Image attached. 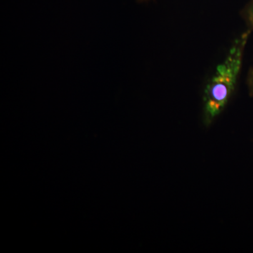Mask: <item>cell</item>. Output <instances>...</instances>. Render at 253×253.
Returning <instances> with one entry per match:
<instances>
[{
    "label": "cell",
    "instance_id": "obj_1",
    "mask_svg": "<svg viewBox=\"0 0 253 253\" xmlns=\"http://www.w3.org/2000/svg\"><path fill=\"white\" fill-rule=\"evenodd\" d=\"M253 32H242L231 43L225 57L208 80L203 94V122L209 126L221 114L237 89L246 46Z\"/></svg>",
    "mask_w": 253,
    "mask_h": 253
},
{
    "label": "cell",
    "instance_id": "obj_2",
    "mask_svg": "<svg viewBox=\"0 0 253 253\" xmlns=\"http://www.w3.org/2000/svg\"><path fill=\"white\" fill-rule=\"evenodd\" d=\"M241 18L246 23L248 29L253 32V0H250L241 11Z\"/></svg>",
    "mask_w": 253,
    "mask_h": 253
},
{
    "label": "cell",
    "instance_id": "obj_3",
    "mask_svg": "<svg viewBox=\"0 0 253 253\" xmlns=\"http://www.w3.org/2000/svg\"><path fill=\"white\" fill-rule=\"evenodd\" d=\"M246 84L250 96L253 98V67L250 68L246 78Z\"/></svg>",
    "mask_w": 253,
    "mask_h": 253
},
{
    "label": "cell",
    "instance_id": "obj_4",
    "mask_svg": "<svg viewBox=\"0 0 253 253\" xmlns=\"http://www.w3.org/2000/svg\"><path fill=\"white\" fill-rule=\"evenodd\" d=\"M149 1V0H138V1H139V2H144V1Z\"/></svg>",
    "mask_w": 253,
    "mask_h": 253
}]
</instances>
